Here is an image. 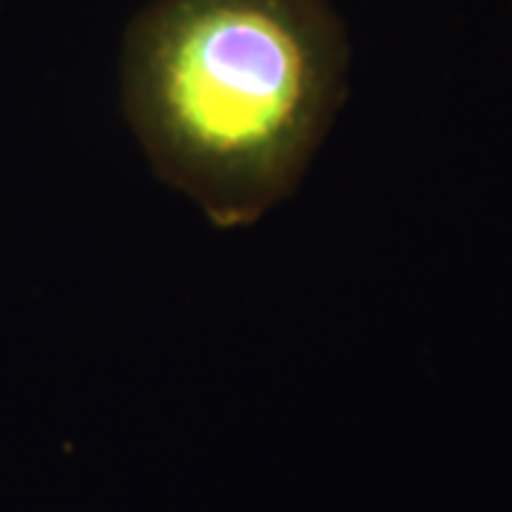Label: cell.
<instances>
[{
    "instance_id": "cell-1",
    "label": "cell",
    "mask_w": 512,
    "mask_h": 512,
    "mask_svg": "<svg viewBox=\"0 0 512 512\" xmlns=\"http://www.w3.org/2000/svg\"><path fill=\"white\" fill-rule=\"evenodd\" d=\"M328 0H151L123 46V106L157 177L217 228L302 183L348 92Z\"/></svg>"
}]
</instances>
